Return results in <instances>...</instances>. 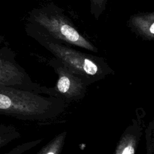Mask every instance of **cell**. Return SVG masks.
Listing matches in <instances>:
<instances>
[{"instance_id": "obj_5", "label": "cell", "mask_w": 154, "mask_h": 154, "mask_svg": "<svg viewBox=\"0 0 154 154\" xmlns=\"http://www.w3.org/2000/svg\"><path fill=\"white\" fill-rule=\"evenodd\" d=\"M0 85L8 86L41 94L42 87L32 82L15 61L12 53L0 51Z\"/></svg>"}, {"instance_id": "obj_10", "label": "cell", "mask_w": 154, "mask_h": 154, "mask_svg": "<svg viewBox=\"0 0 154 154\" xmlns=\"http://www.w3.org/2000/svg\"><path fill=\"white\" fill-rule=\"evenodd\" d=\"M121 154H135V149L132 144H128L123 149Z\"/></svg>"}, {"instance_id": "obj_8", "label": "cell", "mask_w": 154, "mask_h": 154, "mask_svg": "<svg viewBox=\"0 0 154 154\" xmlns=\"http://www.w3.org/2000/svg\"><path fill=\"white\" fill-rule=\"evenodd\" d=\"M108 0H91V13L98 19L106 8Z\"/></svg>"}, {"instance_id": "obj_4", "label": "cell", "mask_w": 154, "mask_h": 154, "mask_svg": "<svg viewBox=\"0 0 154 154\" xmlns=\"http://www.w3.org/2000/svg\"><path fill=\"white\" fill-rule=\"evenodd\" d=\"M49 64L58 75L56 85L53 88L42 87V93L63 100L64 102L82 99L86 94L88 85L57 59H52Z\"/></svg>"}, {"instance_id": "obj_3", "label": "cell", "mask_w": 154, "mask_h": 154, "mask_svg": "<svg viewBox=\"0 0 154 154\" xmlns=\"http://www.w3.org/2000/svg\"><path fill=\"white\" fill-rule=\"evenodd\" d=\"M30 21L38 26L54 38L64 44L96 52L97 49L83 37L66 16L62 9L54 4L34 9L31 13Z\"/></svg>"}, {"instance_id": "obj_7", "label": "cell", "mask_w": 154, "mask_h": 154, "mask_svg": "<svg viewBox=\"0 0 154 154\" xmlns=\"http://www.w3.org/2000/svg\"><path fill=\"white\" fill-rule=\"evenodd\" d=\"M20 136V133L13 125L0 123V149L19 138Z\"/></svg>"}, {"instance_id": "obj_9", "label": "cell", "mask_w": 154, "mask_h": 154, "mask_svg": "<svg viewBox=\"0 0 154 154\" xmlns=\"http://www.w3.org/2000/svg\"><path fill=\"white\" fill-rule=\"evenodd\" d=\"M40 140L35 141H31L23 143L22 144L18 145L16 147L13 148L11 150L0 154H21L26 150H29L31 147L35 146L37 143H39Z\"/></svg>"}, {"instance_id": "obj_1", "label": "cell", "mask_w": 154, "mask_h": 154, "mask_svg": "<svg viewBox=\"0 0 154 154\" xmlns=\"http://www.w3.org/2000/svg\"><path fill=\"white\" fill-rule=\"evenodd\" d=\"M40 44L88 85L111 74L112 69L102 58L76 51L54 38L32 23L30 31Z\"/></svg>"}, {"instance_id": "obj_6", "label": "cell", "mask_w": 154, "mask_h": 154, "mask_svg": "<svg viewBox=\"0 0 154 154\" xmlns=\"http://www.w3.org/2000/svg\"><path fill=\"white\" fill-rule=\"evenodd\" d=\"M129 26L143 39L151 40L154 37V13H140L129 19Z\"/></svg>"}, {"instance_id": "obj_2", "label": "cell", "mask_w": 154, "mask_h": 154, "mask_svg": "<svg viewBox=\"0 0 154 154\" xmlns=\"http://www.w3.org/2000/svg\"><path fill=\"white\" fill-rule=\"evenodd\" d=\"M65 102L58 98L0 85V114L23 120L53 118L61 112Z\"/></svg>"}]
</instances>
